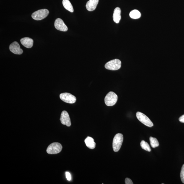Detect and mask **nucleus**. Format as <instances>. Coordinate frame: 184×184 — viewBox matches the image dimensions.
Wrapping results in <instances>:
<instances>
[{
	"mask_svg": "<svg viewBox=\"0 0 184 184\" xmlns=\"http://www.w3.org/2000/svg\"><path fill=\"white\" fill-rule=\"evenodd\" d=\"M123 140V135L121 133H118L114 136L113 142V150L115 152L120 150Z\"/></svg>",
	"mask_w": 184,
	"mask_h": 184,
	"instance_id": "obj_1",
	"label": "nucleus"
},
{
	"mask_svg": "<svg viewBox=\"0 0 184 184\" xmlns=\"http://www.w3.org/2000/svg\"><path fill=\"white\" fill-rule=\"evenodd\" d=\"M118 100V96L114 92H109L104 99L106 105L108 106L115 105Z\"/></svg>",
	"mask_w": 184,
	"mask_h": 184,
	"instance_id": "obj_2",
	"label": "nucleus"
},
{
	"mask_svg": "<svg viewBox=\"0 0 184 184\" xmlns=\"http://www.w3.org/2000/svg\"><path fill=\"white\" fill-rule=\"evenodd\" d=\"M121 63L120 60L115 59L107 63L105 65V68L109 70H117L120 69Z\"/></svg>",
	"mask_w": 184,
	"mask_h": 184,
	"instance_id": "obj_3",
	"label": "nucleus"
},
{
	"mask_svg": "<svg viewBox=\"0 0 184 184\" xmlns=\"http://www.w3.org/2000/svg\"><path fill=\"white\" fill-rule=\"evenodd\" d=\"M49 11L48 9H42L34 12L32 14V18L36 20H41L48 16Z\"/></svg>",
	"mask_w": 184,
	"mask_h": 184,
	"instance_id": "obj_4",
	"label": "nucleus"
},
{
	"mask_svg": "<svg viewBox=\"0 0 184 184\" xmlns=\"http://www.w3.org/2000/svg\"><path fill=\"white\" fill-rule=\"evenodd\" d=\"M136 116L138 120L144 125L149 127H152L153 126L152 122L147 116L143 113L138 111L136 114Z\"/></svg>",
	"mask_w": 184,
	"mask_h": 184,
	"instance_id": "obj_5",
	"label": "nucleus"
},
{
	"mask_svg": "<svg viewBox=\"0 0 184 184\" xmlns=\"http://www.w3.org/2000/svg\"><path fill=\"white\" fill-rule=\"evenodd\" d=\"M62 146L60 143H53L50 144L47 149V153L49 154H56L61 152Z\"/></svg>",
	"mask_w": 184,
	"mask_h": 184,
	"instance_id": "obj_6",
	"label": "nucleus"
},
{
	"mask_svg": "<svg viewBox=\"0 0 184 184\" xmlns=\"http://www.w3.org/2000/svg\"><path fill=\"white\" fill-rule=\"evenodd\" d=\"M60 98L65 102L70 104L75 103L76 101V97L69 93H62L60 95Z\"/></svg>",
	"mask_w": 184,
	"mask_h": 184,
	"instance_id": "obj_7",
	"label": "nucleus"
},
{
	"mask_svg": "<svg viewBox=\"0 0 184 184\" xmlns=\"http://www.w3.org/2000/svg\"><path fill=\"white\" fill-rule=\"evenodd\" d=\"M60 120L61 123L64 125H66L68 126L71 125V122L70 118L68 112L66 111H62L61 115Z\"/></svg>",
	"mask_w": 184,
	"mask_h": 184,
	"instance_id": "obj_8",
	"label": "nucleus"
},
{
	"mask_svg": "<svg viewBox=\"0 0 184 184\" xmlns=\"http://www.w3.org/2000/svg\"><path fill=\"white\" fill-rule=\"evenodd\" d=\"M54 26L57 30L60 31H66L68 30V27L64 23V21L60 18L56 19L55 22Z\"/></svg>",
	"mask_w": 184,
	"mask_h": 184,
	"instance_id": "obj_9",
	"label": "nucleus"
},
{
	"mask_svg": "<svg viewBox=\"0 0 184 184\" xmlns=\"http://www.w3.org/2000/svg\"><path fill=\"white\" fill-rule=\"evenodd\" d=\"M9 49L12 53L15 54L21 55L23 53V50L17 42H14L11 44L9 46Z\"/></svg>",
	"mask_w": 184,
	"mask_h": 184,
	"instance_id": "obj_10",
	"label": "nucleus"
},
{
	"mask_svg": "<svg viewBox=\"0 0 184 184\" xmlns=\"http://www.w3.org/2000/svg\"><path fill=\"white\" fill-rule=\"evenodd\" d=\"M99 0H89L86 4V8L88 11H91L95 10L98 4Z\"/></svg>",
	"mask_w": 184,
	"mask_h": 184,
	"instance_id": "obj_11",
	"label": "nucleus"
},
{
	"mask_svg": "<svg viewBox=\"0 0 184 184\" xmlns=\"http://www.w3.org/2000/svg\"><path fill=\"white\" fill-rule=\"evenodd\" d=\"M22 45L27 48H31L33 45L34 41L33 39L28 37L22 38L20 40Z\"/></svg>",
	"mask_w": 184,
	"mask_h": 184,
	"instance_id": "obj_12",
	"label": "nucleus"
},
{
	"mask_svg": "<svg viewBox=\"0 0 184 184\" xmlns=\"http://www.w3.org/2000/svg\"><path fill=\"white\" fill-rule=\"evenodd\" d=\"M121 9L119 7H117L114 12L113 19L116 23H118L121 19Z\"/></svg>",
	"mask_w": 184,
	"mask_h": 184,
	"instance_id": "obj_13",
	"label": "nucleus"
},
{
	"mask_svg": "<svg viewBox=\"0 0 184 184\" xmlns=\"http://www.w3.org/2000/svg\"><path fill=\"white\" fill-rule=\"evenodd\" d=\"M85 142L86 146L89 149L93 150L95 148L96 144L94 141V139L91 137H88L85 140Z\"/></svg>",
	"mask_w": 184,
	"mask_h": 184,
	"instance_id": "obj_14",
	"label": "nucleus"
},
{
	"mask_svg": "<svg viewBox=\"0 0 184 184\" xmlns=\"http://www.w3.org/2000/svg\"><path fill=\"white\" fill-rule=\"evenodd\" d=\"M63 4L64 8L67 10L71 12H73L74 9L73 7L69 0H63Z\"/></svg>",
	"mask_w": 184,
	"mask_h": 184,
	"instance_id": "obj_15",
	"label": "nucleus"
},
{
	"mask_svg": "<svg viewBox=\"0 0 184 184\" xmlns=\"http://www.w3.org/2000/svg\"><path fill=\"white\" fill-rule=\"evenodd\" d=\"M131 18L136 19L140 18L141 16V13L138 10H134L132 11L129 14Z\"/></svg>",
	"mask_w": 184,
	"mask_h": 184,
	"instance_id": "obj_16",
	"label": "nucleus"
},
{
	"mask_svg": "<svg viewBox=\"0 0 184 184\" xmlns=\"http://www.w3.org/2000/svg\"><path fill=\"white\" fill-rule=\"evenodd\" d=\"M150 140L151 145L153 148H155L159 146V144L157 139L150 137Z\"/></svg>",
	"mask_w": 184,
	"mask_h": 184,
	"instance_id": "obj_17",
	"label": "nucleus"
},
{
	"mask_svg": "<svg viewBox=\"0 0 184 184\" xmlns=\"http://www.w3.org/2000/svg\"><path fill=\"white\" fill-rule=\"evenodd\" d=\"M141 148L144 150H145L148 152H150L151 151V149L148 144L144 140L141 141Z\"/></svg>",
	"mask_w": 184,
	"mask_h": 184,
	"instance_id": "obj_18",
	"label": "nucleus"
},
{
	"mask_svg": "<svg viewBox=\"0 0 184 184\" xmlns=\"http://www.w3.org/2000/svg\"><path fill=\"white\" fill-rule=\"evenodd\" d=\"M180 175L181 181L184 184V164L181 168Z\"/></svg>",
	"mask_w": 184,
	"mask_h": 184,
	"instance_id": "obj_19",
	"label": "nucleus"
},
{
	"mask_svg": "<svg viewBox=\"0 0 184 184\" xmlns=\"http://www.w3.org/2000/svg\"><path fill=\"white\" fill-rule=\"evenodd\" d=\"M125 184H133L132 181L131 180V179H130V178H127L125 179Z\"/></svg>",
	"mask_w": 184,
	"mask_h": 184,
	"instance_id": "obj_20",
	"label": "nucleus"
},
{
	"mask_svg": "<svg viewBox=\"0 0 184 184\" xmlns=\"http://www.w3.org/2000/svg\"><path fill=\"white\" fill-rule=\"evenodd\" d=\"M66 177L68 181H70L71 180V177L70 173L68 172L66 173Z\"/></svg>",
	"mask_w": 184,
	"mask_h": 184,
	"instance_id": "obj_21",
	"label": "nucleus"
},
{
	"mask_svg": "<svg viewBox=\"0 0 184 184\" xmlns=\"http://www.w3.org/2000/svg\"><path fill=\"white\" fill-rule=\"evenodd\" d=\"M179 121L180 122L184 123V115L181 116L179 119Z\"/></svg>",
	"mask_w": 184,
	"mask_h": 184,
	"instance_id": "obj_22",
	"label": "nucleus"
}]
</instances>
